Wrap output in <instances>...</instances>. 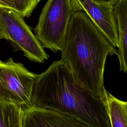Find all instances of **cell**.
I'll list each match as a JSON object with an SVG mask.
<instances>
[{"label":"cell","instance_id":"obj_1","mask_svg":"<svg viewBox=\"0 0 127 127\" xmlns=\"http://www.w3.org/2000/svg\"><path fill=\"white\" fill-rule=\"evenodd\" d=\"M31 104L67 114L92 127H111L107 101L80 85L62 60L36 74Z\"/></svg>","mask_w":127,"mask_h":127},{"label":"cell","instance_id":"obj_7","mask_svg":"<svg viewBox=\"0 0 127 127\" xmlns=\"http://www.w3.org/2000/svg\"><path fill=\"white\" fill-rule=\"evenodd\" d=\"M78 11L85 12L115 47L119 38L114 6L99 4L91 0H75Z\"/></svg>","mask_w":127,"mask_h":127},{"label":"cell","instance_id":"obj_2","mask_svg":"<svg viewBox=\"0 0 127 127\" xmlns=\"http://www.w3.org/2000/svg\"><path fill=\"white\" fill-rule=\"evenodd\" d=\"M62 59L76 81L99 98L107 100L104 84L108 56L117 54L115 47L84 11H76L66 31Z\"/></svg>","mask_w":127,"mask_h":127},{"label":"cell","instance_id":"obj_6","mask_svg":"<svg viewBox=\"0 0 127 127\" xmlns=\"http://www.w3.org/2000/svg\"><path fill=\"white\" fill-rule=\"evenodd\" d=\"M22 127H92L67 114L32 105L22 107Z\"/></svg>","mask_w":127,"mask_h":127},{"label":"cell","instance_id":"obj_9","mask_svg":"<svg viewBox=\"0 0 127 127\" xmlns=\"http://www.w3.org/2000/svg\"><path fill=\"white\" fill-rule=\"evenodd\" d=\"M107 100L111 127H127V101H121L108 92Z\"/></svg>","mask_w":127,"mask_h":127},{"label":"cell","instance_id":"obj_8","mask_svg":"<svg viewBox=\"0 0 127 127\" xmlns=\"http://www.w3.org/2000/svg\"><path fill=\"white\" fill-rule=\"evenodd\" d=\"M118 32L119 46L117 52L120 69L127 73V0H120L114 6Z\"/></svg>","mask_w":127,"mask_h":127},{"label":"cell","instance_id":"obj_10","mask_svg":"<svg viewBox=\"0 0 127 127\" xmlns=\"http://www.w3.org/2000/svg\"><path fill=\"white\" fill-rule=\"evenodd\" d=\"M0 127H22V107L0 101Z\"/></svg>","mask_w":127,"mask_h":127},{"label":"cell","instance_id":"obj_13","mask_svg":"<svg viewBox=\"0 0 127 127\" xmlns=\"http://www.w3.org/2000/svg\"><path fill=\"white\" fill-rule=\"evenodd\" d=\"M92 1L99 4H107L114 6L120 0H91Z\"/></svg>","mask_w":127,"mask_h":127},{"label":"cell","instance_id":"obj_15","mask_svg":"<svg viewBox=\"0 0 127 127\" xmlns=\"http://www.w3.org/2000/svg\"><path fill=\"white\" fill-rule=\"evenodd\" d=\"M40 0H37V1H38V2H39V1H40Z\"/></svg>","mask_w":127,"mask_h":127},{"label":"cell","instance_id":"obj_4","mask_svg":"<svg viewBox=\"0 0 127 127\" xmlns=\"http://www.w3.org/2000/svg\"><path fill=\"white\" fill-rule=\"evenodd\" d=\"M36 74L9 58L0 60V101L21 106L31 105V98Z\"/></svg>","mask_w":127,"mask_h":127},{"label":"cell","instance_id":"obj_3","mask_svg":"<svg viewBox=\"0 0 127 127\" xmlns=\"http://www.w3.org/2000/svg\"><path fill=\"white\" fill-rule=\"evenodd\" d=\"M78 11L75 0H48L34 29L43 48L56 53L61 51L73 14Z\"/></svg>","mask_w":127,"mask_h":127},{"label":"cell","instance_id":"obj_14","mask_svg":"<svg viewBox=\"0 0 127 127\" xmlns=\"http://www.w3.org/2000/svg\"><path fill=\"white\" fill-rule=\"evenodd\" d=\"M0 39H4L5 40L6 39L5 32H4L0 23Z\"/></svg>","mask_w":127,"mask_h":127},{"label":"cell","instance_id":"obj_12","mask_svg":"<svg viewBox=\"0 0 127 127\" xmlns=\"http://www.w3.org/2000/svg\"><path fill=\"white\" fill-rule=\"evenodd\" d=\"M0 7L11 8L14 10V5L12 0H0Z\"/></svg>","mask_w":127,"mask_h":127},{"label":"cell","instance_id":"obj_5","mask_svg":"<svg viewBox=\"0 0 127 127\" xmlns=\"http://www.w3.org/2000/svg\"><path fill=\"white\" fill-rule=\"evenodd\" d=\"M23 18L13 9L0 7V23L6 40L10 41L16 50L22 51L30 61L43 63L49 56Z\"/></svg>","mask_w":127,"mask_h":127},{"label":"cell","instance_id":"obj_11","mask_svg":"<svg viewBox=\"0 0 127 127\" xmlns=\"http://www.w3.org/2000/svg\"><path fill=\"white\" fill-rule=\"evenodd\" d=\"M14 10L23 17H29L38 3L37 0H12Z\"/></svg>","mask_w":127,"mask_h":127}]
</instances>
